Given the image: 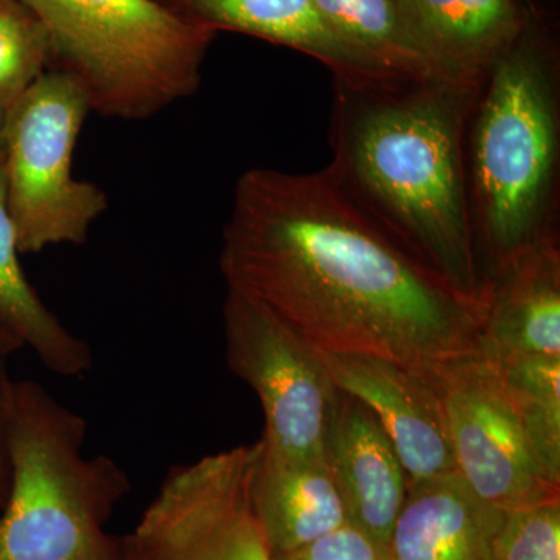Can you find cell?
Listing matches in <instances>:
<instances>
[{
	"label": "cell",
	"mask_w": 560,
	"mask_h": 560,
	"mask_svg": "<svg viewBox=\"0 0 560 560\" xmlns=\"http://www.w3.org/2000/svg\"><path fill=\"white\" fill-rule=\"evenodd\" d=\"M506 512L482 501L458 471L408 488L388 540L390 560H490Z\"/></svg>",
	"instance_id": "14"
},
{
	"label": "cell",
	"mask_w": 560,
	"mask_h": 560,
	"mask_svg": "<svg viewBox=\"0 0 560 560\" xmlns=\"http://www.w3.org/2000/svg\"><path fill=\"white\" fill-rule=\"evenodd\" d=\"M474 92L438 77L335 80L326 172L397 245L482 302L464 165Z\"/></svg>",
	"instance_id": "2"
},
{
	"label": "cell",
	"mask_w": 560,
	"mask_h": 560,
	"mask_svg": "<svg viewBox=\"0 0 560 560\" xmlns=\"http://www.w3.org/2000/svg\"><path fill=\"white\" fill-rule=\"evenodd\" d=\"M88 422L35 381L14 382L11 480L0 514V560H125L106 529L130 477L88 456Z\"/></svg>",
	"instance_id": "4"
},
{
	"label": "cell",
	"mask_w": 560,
	"mask_h": 560,
	"mask_svg": "<svg viewBox=\"0 0 560 560\" xmlns=\"http://www.w3.org/2000/svg\"><path fill=\"white\" fill-rule=\"evenodd\" d=\"M259 444L173 467L135 530L125 560H272L249 506Z\"/></svg>",
	"instance_id": "7"
},
{
	"label": "cell",
	"mask_w": 560,
	"mask_h": 560,
	"mask_svg": "<svg viewBox=\"0 0 560 560\" xmlns=\"http://www.w3.org/2000/svg\"><path fill=\"white\" fill-rule=\"evenodd\" d=\"M49 32L51 69L68 73L92 113L145 120L190 97L215 32L156 0H22Z\"/></svg>",
	"instance_id": "5"
},
{
	"label": "cell",
	"mask_w": 560,
	"mask_h": 560,
	"mask_svg": "<svg viewBox=\"0 0 560 560\" xmlns=\"http://www.w3.org/2000/svg\"><path fill=\"white\" fill-rule=\"evenodd\" d=\"M430 75L477 88L528 16L530 0H397Z\"/></svg>",
	"instance_id": "12"
},
{
	"label": "cell",
	"mask_w": 560,
	"mask_h": 560,
	"mask_svg": "<svg viewBox=\"0 0 560 560\" xmlns=\"http://www.w3.org/2000/svg\"><path fill=\"white\" fill-rule=\"evenodd\" d=\"M323 460L348 522L388 548L390 529L407 499V474L370 408L340 389L324 431Z\"/></svg>",
	"instance_id": "11"
},
{
	"label": "cell",
	"mask_w": 560,
	"mask_h": 560,
	"mask_svg": "<svg viewBox=\"0 0 560 560\" xmlns=\"http://www.w3.org/2000/svg\"><path fill=\"white\" fill-rule=\"evenodd\" d=\"M20 349H22L21 341L0 323V364L5 363L7 359Z\"/></svg>",
	"instance_id": "24"
},
{
	"label": "cell",
	"mask_w": 560,
	"mask_h": 560,
	"mask_svg": "<svg viewBox=\"0 0 560 560\" xmlns=\"http://www.w3.org/2000/svg\"><path fill=\"white\" fill-rule=\"evenodd\" d=\"M16 232L10 219L0 165V323L33 350L40 363L61 377L79 378L94 366L86 341L72 334L44 304L20 260Z\"/></svg>",
	"instance_id": "17"
},
{
	"label": "cell",
	"mask_w": 560,
	"mask_h": 560,
	"mask_svg": "<svg viewBox=\"0 0 560 560\" xmlns=\"http://www.w3.org/2000/svg\"><path fill=\"white\" fill-rule=\"evenodd\" d=\"M7 114L0 113V165L3 164V143H5Z\"/></svg>",
	"instance_id": "25"
},
{
	"label": "cell",
	"mask_w": 560,
	"mask_h": 560,
	"mask_svg": "<svg viewBox=\"0 0 560 560\" xmlns=\"http://www.w3.org/2000/svg\"><path fill=\"white\" fill-rule=\"evenodd\" d=\"M220 270L316 349L434 374L480 353L485 302L448 285L346 198L326 168H253L235 186Z\"/></svg>",
	"instance_id": "1"
},
{
	"label": "cell",
	"mask_w": 560,
	"mask_h": 560,
	"mask_svg": "<svg viewBox=\"0 0 560 560\" xmlns=\"http://www.w3.org/2000/svg\"><path fill=\"white\" fill-rule=\"evenodd\" d=\"M249 506L272 555L304 547L348 523L324 460L259 453L250 470Z\"/></svg>",
	"instance_id": "16"
},
{
	"label": "cell",
	"mask_w": 560,
	"mask_h": 560,
	"mask_svg": "<svg viewBox=\"0 0 560 560\" xmlns=\"http://www.w3.org/2000/svg\"><path fill=\"white\" fill-rule=\"evenodd\" d=\"M49 32L22 0H0V113L9 114L51 69Z\"/></svg>",
	"instance_id": "20"
},
{
	"label": "cell",
	"mask_w": 560,
	"mask_h": 560,
	"mask_svg": "<svg viewBox=\"0 0 560 560\" xmlns=\"http://www.w3.org/2000/svg\"><path fill=\"white\" fill-rule=\"evenodd\" d=\"M13 385L14 381L7 372L5 363L0 364V510L9 497L11 480L10 420Z\"/></svg>",
	"instance_id": "23"
},
{
	"label": "cell",
	"mask_w": 560,
	"mask_h": 560,
	"mask_svg": "<svg viewBox=\"0 0 560 560\" xmlns=\"http://www.w3.org/2000/svg\"><path fill=\"white\" fill-rule=\"evenodd\" d=\"M490 560H560V499L506 512Z\"/></svg>",
	"instance_id": "21"
},
{
	"label": "cell",
	"mask_w": 560,
	"mask_h": 560,
	"mask_svg": "<svg viewBox=\"0 0 560 560\" xmlns=\"http://www.w3.org/2000/svg\"><path fill=\"white\" fill-rule=\"evenodd\" d=\"M467 200L482 278L559 234L560 32L555 0H530L508 49L475 88Z\"/></svg>",
	"instance_id": "3"
},
{
	"label": "cell",
	"mask_w": 560,
	"mask_h": 560,
	"mask_svg": "<svg viewBox=\"0 0 560 560\" xmlns=\"http://www.w3.org/2000/svg\"><path fill=\"white\" fill-rule=\"evenodd\" d=\"M320 355L335 388L366 405L381 423L408 488L456 471L444 401L429 375L377 357L323 350Z\"/></svg>",
	"instance_id": "10"
},
{
	"label": "cell",
	"mask_w": 560,
	"mask_h": 560,
	"mask_svg": "<svg viewBox=\"0 0 560 560\" xmlns=\"http://www.w3.org/2000/svg\"><path fill=\"white\" fill-rule=\"evenodd\" d=\"M90 113L79 83L49 69L7 114L3 186L21 254L81 245L108 209L105 191L72 171Z\"/></svg>",
	"instance_id": "6"
},
{
	"label": "cell",
	"mask_w": 560,
	"mask_h": 560,
	"mask_svg": "<svg viewBox=\"0 0 560 560\" xmlns=\"http://www.w3.org/2000/svg\"><path fill=\"white\" fill-rule=\"evenodd\" d=\"M490 360L499 368L540 469L560 486V357Z\"/></svg>",
	"instance_id": "19"
},
{
	"label": "cell",
	"mask_w": 560,
	"mask_h": 560,
	"mask_svg": "<svg viewBox=\"0 0 560 560\" xmlns=\"http://www.w3.org/2000/svg\"><path fill=\"white\" fill-rule=\"evenodd\" d=\"M323 20L364 61L393 77L430 75L412 49L397 0H313Z\"/></svg>",
	"instance_id": "18"
},
{
	"label": "cell",
	"mask_w": 560,
	"mask_h": 560,
	"mask_svg": "<svg viewBox=\"0 0 560 560\" xmlns=\"http://www.w3.org/2000/svg\"><path fill=\"white\" fill-rule=\"evenodd\" d=\"M272 560H390L388 548L368 536L352 523L326 536L287 552H276Z\"/></svg>",
	"instance_id": "22"
},
{
	"label": "cell",
	"mask_w": 560,
	"mask_h": 560,
	"mask_svg": "<svg viewBox=\"0 0 560 560\" xmlns=\"http://www.w3.org/2000/svg\"><path fill=\"white\" fill-rule=\"evenodd\" d=\"M482 302V355L560 357L559 234L515 254L490 272Z\"/></svg>",
	"instance_id": "13"
},
{
	"label": "cell",
	"mask_w": 560,
	"mask_h": 560,
	"mask_svg": "<svg viewBox=\"0 0 560 560\" xmlns=\"http://www.w3.org/2000/svg\"><path fill=\"white\" fill-rule=\"evenodd\" d=\"M228 366L259 397L261 445L289 458L323 460L335 388L320 350L260 302L228 289Z\"/></svg>",
	"instance_id": "8"
},
{
	"label": "cell",
	"mask_w": 560,
	"mask_h": 560,
	"mask_svg": "<svg viewBox=\"0 0 560 560\" xmlns=\"http://www.w3.org/2000/svg\"><path fill=\"white\" fill-rule=\"evenodd\" d=\"M440 390L456 471L503 512L560 499L540 469L499 368L482 353L429 375Z\"/></svg>",
	"instance_id": "9"
},
{
	"label": "cell",
	"mask_w": 560,
	"mask_h": 560,
	"mask_svg": "<svg viewBox=\"0 0 560 560\" xmlns=\"http://www.w3.org/2000/svg\"><path fill=\"white\" fill-rule=\"evenodd\" d=\"M180 20L219 33H243L301 51L348 83L389 79L346 46L313 0H156Z\"/></svg>",
	"instance_id": "15"
}]
</instances>
